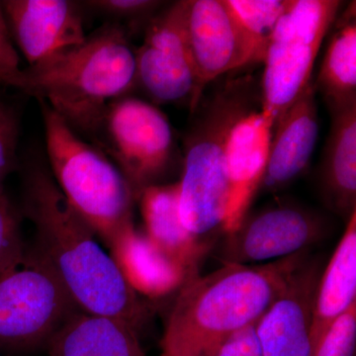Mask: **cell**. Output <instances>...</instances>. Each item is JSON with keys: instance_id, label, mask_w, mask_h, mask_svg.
<instances>
[{"instance_id": "1", "label": "cell", "mask_w": 356, "mask_h": 356, "mask_svg": "<svg viewBox=\"0 0 356 356\" xmlns=\"http://www.w3.org/2000/svg\"><path fill=\"white\" fill-rule=\"evenodd\" d=\"M24 210L36 231L40 254L53 267L81 312L123 321L137 331L147 310L95 233L40 168L26 182Z\"/></svg>"}, {"instance_id": "2", "label": "cell", "mask_w": 356, "mask_h": 356, "mask_svg": "<svg viewBox=\"0 0 356 356\" xmlns=\"http://www.w3.org/2000/svg\"><path fill=\"white\" fill-rule=\"evenodd\" d=\"M298 252L266 264H222L180 288L161 339L163 356H202L222 337L259 322L308 259Z\"/></svg>"}, {"instance_id": "3", "label": "cell", "mask_w": 356, "mask_h": 356, "mask_svg": "<svg viewBox=\"0 0 356 356\" xmlns=\"http://www.w3.org/2000/svg\"><path fill=\"white\" fill-rule=\"evenodd\" d=\"M137 86L136 51L119 23L42 67L23 69L18 89L44 102L79 136L92 140L110 103Z\"/></svg>"}, {"instance_id": "4", "label": "cell", "mask_w": 356, "mask_h": 356, "mask_svg": "<svg viewBox=\"0 0 356 356\" xmlns=\"http://www.w3.org/2000/svg\"><path fill=\"white\" fill-rule=\"evenodd\" d=\"M38 102L54 180L70 207L109 245L134 226L137 197L132 187L106 154L74 132L48 104Z\"/></svg>"}, {"instance_id": "5", "label": "cell", "mask_w": 356, "mask_h": 356, "mask_svg": "<svg viewBox=\"0 0 356 356\" xmlns=\"http://www.w3.org/2000/svg\"><path fill=\"white\" fill-rule=\"evenodd\" d=\"M243 98L235 88L218 95L185 144L184 170L178 181L180 218L192 235L210 245L215 236L227 231L226 144L229 130L248 111Z\"/></svg>"}, {"instance_id": "6", "label": "cell", "mask_w": 356, "mask_h": 356, "mask_svg": "<svg viewBox=\"0 0 356 356\" xmlns=\"http://www.w3.org/2000/svg\"><path fill=\"white\" fill-rule=\"evenodd\" d=\"M79 311L43 255L25 252L0 275V353L46 348Z\"/></svg>"}, {"instance_id": "7", "label": "cell", "mask_w": 356, "mask_h": 356, "mask_svg": "<svg viewBox=\"0 0 356 356\" xmlns=\"http://www.w3.org/2000/svg\"><path fill=\"white\" fill-rule=\"evenodd\" d=\"M341 1L289 0L264 58L261 111L275 125L312 83V70Z\"/></svg>"}, {"instance_id": "8", "label": "cell", "mask_w": 356, "mask_h": 356, "mask_svg": "<svg viewBox=\"0 0 356 356\" xmlns=\"http://www.w3.org/2000/svg\"><path fill=\"white\" fill-rule=\"evenodd\" d=\"M91 142L121 170L137 198L168 170L175 153L165 115L129 95L110 103Z\"/></svg>"}, {"instance_id": "9", "label": "cell", "mask_w": 356, "mask_h": 356, "mask_svg": "<svg viewBox=\"0 0 356 356\" xmlns=\"http://www.w3.org/2000/svg\"><path fill=\"white\" fill-rule=\"evenodd\" d=\"M185 13L184 0L149 21L144 42L136 51L137 84L156 104L188 100L194 109L203 89L187 43Z\"/></svg>"}, {"instance_id": "10", "label": "cell", "mask_w": 356, "mask_h": 356, "mask_svg": "<svg viewBox=\"0 0 356 356\" xmlns=\"http://www.w3.org/2000/svg\"><path fill=\"white\" fill-rule=\"evenodd\" d=\"M325 234V224L311 211L289 204L245 216L225 234L218 257L222 264L275 261L307 252Z\"/></svg>"}, {"instance_id": "11", "label": "cell", "mask_w": 356, "mask_h": 356, "mask_svg": "<svg viewBox=\"0 0 356 356\" xmlns=\"http://www.w3.org/2000/svg\"><path fill=\"white\" fill-rule=\"evenodd\" d=\"M1 3L13 41L30 69L49 64L88 38L74 2L6 0Z\"/></svg>"}, {"instance_id": "12", "label": "cell", "mask_w": 356, "mask_h": 356, "mask_svg": "<svg viewBox=\"0 0 356 356\" xmlns=\"http://www.w3.org/2000/svg\"><path fill=\"white\" fill-rule=\"evenodd\" d=\"M185 29L201 88L252 64L247 42L225 0H187Z\"/></svg>"}, {"instance_id": "13", "label": "cell", "mask_w": 356, "mask_h": 356, "mask_svg": "<svg viewBox=\"0 0 356 356\" xmlns=\"http://www.w3.org/2000/svg\"><path fill=\"white\" fill-rule=\"evenodd\" d=\"M318 259L307 261L257 323L262 356H312L314 301L322 274Z\"/></svg>"}, {"instance_id": "14", "label": "cell", "mask_w": 356, "mask_h": 356, "mask_svg": "<svg viewBox=\"0 0 356 356\" xmlns=\"http://www.w3.org/2000/svg\"><path fill=\"white\" fill-rule=\"evenodd\" d=\"M274 122L261 111H245L229 130L226 168L229 187L226 234L245 216L266 172Z\"/></svg>"}, {"instance_id": "15", "label": "cell", "mask_w": 356, "mask_h": 356, "mask_svg": "<svg viewBox=\"0 0 356 356\" xmlns=\"http://www.w3.org/2000/svg\"><path fill=\"white\" fill-rule=\"evenodd\" d=\"M318 135L313 81L274 125L266 172L259 189L276 191L298 177L309 165Z\"/></svg>"}, {"instance_id": "16", "label": "cell", "mask_w": 356, "mask_h": 356, "mask_svg": "<svg viewBox=\"0 0 356 356\" xmlns=\"http://www.w3.org/2000/svg\"><path fill=\"white\" fill-rule=\"evenodd\" d=\"M108 247L129 286L149 298H163L179 291L187 281L195 277L135 226L119 234Z\"/></svg>"}, {"instance_id": "17", "label": "cell", "mask_w": 356, "mask_h": 356, "mask_svg": "<svg viewBox=\"0 0 356 356\" xmlns=\"http://www.w3.org/2000/svg\"><path fill=\"white\" fill-rule=\"evenodd\" d=\"M139 199L147 236L192 276L199 275L201 264L212 245L185 228L179 214L178 182L151 185L140 192Z\"/></svg>"}, {"instance_id": "18", "label": "cell", "mask_w": 356, "mask_h": 356, "mask_svg": "<svg viewBox=\"0 0 356 356\" xmlns=\"http://www.w3.org/2000/svg\"><path fill=\"white\" fill-rule=\"evenodd\" d=\"M46 348L48 356H146L132 325L81 311L63 325Z\"/></svg>"}, {"instance_id": "19", "label": "cell", "mask_w": 356, "mask_h": 356, "mask_svg": "<svg viewBox=\"0 0 356 356\" xmlns=\"http://www.w3.org/2000/svg\"><path fill=\"white\" fill-rule=\"evenodd\" d=\"M330 109L332 120L323 161V191L330 207L348 221L356 212V102Z\"/></svg>"}, {"instance_id": "20", "label": "cell", "mask_w": 356, "mask_h": 356, "mask_svg": "<svg viewBox=\"0 0 356 356\" xmlns=\"http://www.w3.org/2000/svg\"><path fill=\"white\" fill-rule=\"evenodd\" d=\"M355 304L356 212L348 219L331 261L318 280L312 324L313 350L334 321Z\"/></svg>"}, {"instance_id": "21", "label": "cell", "mask_w": 356, "mask_h": 356, "mask_svg": "<svg viewBox=\"0 0 356 356\" xmlns=\"http://www.w3.org/2000/svg\"><path fill=\"white\" fill-rule=\"evenodd\" d=\"M348 13L330 40L317 81L314 83L330 108L356 102L355 11Z\"/></svg>"}, {"instance_id": "22", "label": "cell", "mask_w": 356, "mask_h": 356, "mask_svg": "<svg viewBox=\"0 0 356 356\" xmlns=\"http://www.w3.org/2000/svg\"><path fill=\"white\" fill-rule=\"evenodd\" d=\"M247 42L252 63L264 62L266 49L289 0H225Z\"/></svg>"}, {"instance_id": "23", "label": "cell", "mask_w": 356, "mask_h": 356, "mask_svg": "<svg viewBox=\"0 0 356 356\" xmlns=\"http://www.w3.org/2000/svg\"><path fill=\"white\" fill-rule=\"evenodd\" d=\"M25 252L17 212L2 192L0 193V275L19 261Z\"/></svg>"}, {"instance_id": "24", "label": "cell", "mask_w": 356, "mask_h": 356, "mask_svg": "<svg viewBox=\"0 0 356 356\" xmlns=\"http://www.w3.org/2000/svg\"><path fill=\"white\" fill-rule=\"evenodd\" d=\"M356 304L334 321L313 350V356H355Z\"/></svg>"}, {"instance_id": "25", "label": "cell", "mask_w": 356, "mask_h": 356, "mask_svg": "<svg viewBox=\"0 0 356 356\" xmlns=\"http://www.w3.org/2000/svg\"><path fill=\"white\" fill-rule=\"evenodd\" d=\"M19 124L13 107L0 102V193L3 184L15 168L17 161Z\"/></svg>"}, {"instance_id": "26", "label": "cell", "mask_w": 356, "mask_h": 356, "mask_svg": "<svg viewBox=\"0 0 356 356\" xmlns=\"http://www.w3.org/2000/svg\"><path fill=\"white\" fill-rule=\"evenodd\" d=\"M257 323L222 337L206 350L202 356H262Z\"/></svg>"}, {"instance_id": "27", "label": "cell", "mask_w": 356, "mask_h": 356, "mask_svg": "<svg viewBox=\"0 0 356 356\" xmlns=\"http://www.w3.org/2000/svg\"><path fill=\"white\" fill-rule=\"evenodd\" d=\"M86 3L113 20L128 21L151 20L161 6V2L152 0H95Z\"/></svg>"}, {"instance_id": "28", "label": "cell", "mask_w": 356, "mask_h": 356, "mask_svg": "<svg viewBox=\"0 0 356 356\" xmlns=\"http://www.w3.org/2000/svg\"><path fill=\"white\" fill-rule=\"evenodd\" d=\"M23 69L0 1V83L18 89Z\"/></svg>"}, {"instance_id": "29", "label": "cell", "mask_w": 356, "mask_h": 356, "mask_svg": "<svg viewBox=\"0 0 356 356\" xmlns=\"http://www.w3.org/2000/svg\"><path fill=\"white\" fill-rule=\"evenodd\" d=\"M0 356H2V355H1V353H0Z\"/></svg>"}, {"instance_id": "30", "label": "cell", "mask_w": 356, "mask_h": 356, "mask_svg": "<svg viewBox=\"0 0 356 356\" xmlns=\"http://www.w3.org/2000/svg\"><path fill=\"white\" fill-rule=\"evenodd\" d=\"M161 356H163V355H161Z\"/></svg>"}]
</instances>
